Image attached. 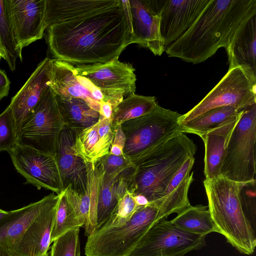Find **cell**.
I'll return each instance as SVG.
<instances>
[{
  "label": "cell",
  "mask_w": 256,
  "mask_h": 256,
  "mask_svg": "<svg viewBox=\"0 0 256 256\" xmlns=\"http://www.w3.org/2000/svg\"><path fill=\"white\" fill-rule=\"evenodd\" d=\"M46 40L54 59L73 65L105 63L130 44L121 4L114 8L48 26Z\"/></svg>",
  "instance_id": "obj_1"
},
{
  "label": "cell",
  "mask_w": 256,
  "mask_h": 256,
  "mask_svg": "<svg viewBox=\"0 0 256 256\" xmlns=\"http://www.w3.org/2000/svg\"><path fill=\"white\" fill-rule=\"evenodd\" d=\"M256 15V0H210L190 28L166 48L169 57L201 63L227 48L238 28Z\"/></svg>",
  "instance_id": "obj_2"
},
{
  "label": "cell",
  "mask_w": 256,
  "mask_h": 256,
  "mask_svg": "<svg viewBox=\"0 0 256 256\" xmlns=\"http://www.w3.org/2000/svg\"><path fill=\"white\" fill-rule=\"evenodd\" d=\"M197 146L184 133H176L132 161L136 168L128 186L156 206L168 184L185 162L194 157Z\"/></svg>",
  "instance_id": "obj_3"
},
{
  "label": "cell",
  "mask_w": 256,
  "mask_h": 256,
  "mask_svg": "<svg viewBox=\"0 0 256 256\" xmlns=\"http://www.w3.org/2000/svg\"><path fill=\"white\" fill-rule=\"evenodd\" d=\"M203 183L216 232L222 234L240 253L252 254L256 237L241 200V191L246 184L221 176L205 179Z\"/></svg>",
  "instance_id": "obj_4"
},
{
  "label": "cell",
  "mask_w": 256,
  "mask_h": 256,
  "mask_svg": "<svg viewBox=\"0 0 256 256\" xmlns=\"http://www.w3.org/2000/svg\"><path fill=\"white\" fill-rule=\"evenodd\" d=\"M164 219L152 204L140 206L132 217L118 226H101L88 236L86 256H130L156 222Z\"/></svg>",
  "instance_id": "obj_5"
},
{
  "label": "cell",
  "mask_w": 256,
  "mask_h": 256,
  "mask_svg": "<svg viewBox=\"0 0 256 256\" xmlns=\"http://www.w3.org/2000/svg\"><path fill=\"white\" fill-rule=\"evenodd\" d=\"M256 103L244 109L225 148L219 176L248 184L256 182Z\"/></svg>",
  "instance_id": "obj_6"
},
{
  "label": "cell",
  "mask_w": 256,
  "mask_h": 256,
  "mask_svg": "<svg viewBox=\"0 0 256 256\" xmlns=\"http://www.w3.org/2000/svg\"><path fill=\"white\" fill-rule=\"evenodd\" d=\"M64 126L56 94L48 86L21 124L17 143L55 155L59 136Z\"/></svg>",
  "instance_id": "obj_7"
},
{
  "label": "cell",
  "mask_w": 256,
  "mask_h": 256,
  "mask_svg": "<svg viewBox=\"0 0 256 256\" xmlns=\"http://www.w3.org/2000/svg\"><path fill=\"white\" fill-rule=\"evenodd\" d=\"M180 116L158 105L151 112L122 123L126 136L124 154L132 162L173 134L182 132L178 123Z\"/></svg>",
  "instance_id": "obj_8"
},
{
  "label": "cell",
  "mask_w": 256,
  "mask_h": 256,
  "mask_svg": "<svg viewBox=\"0 0 256 256\" xmlns=\"http://www.w3.org/2000/svg\"><path fill=\"white\" fill-rule=\"evenodd\" d=\"M256 103V80L240 67L229 68L225 76L195 106L178 120L189 122L211 110L233 106L244 110Z\"/></svg>",
  "instance_id": "obj_9"
},
{
  "label": "cell",
  "mask_w": 256,
  "mask_h": 256,
  "mask_svg": "<svg viewBox=\"0 0 256 256\" xmlns=\"http://www.w3.org/2000/svg\"><path fill=\"white\" fill-rule=\"evenodd\" d=\"M205 238L161 219L149 228L130 256H184L205 246Z\"/></svg>",
  "instance_id": "obj_10"
},
{
  "label": "cell",
  "mask_w": 256,
  "mask_h": 256,
  "mask_svg": "<svg viewBox=\"0 0 256 256\" xmlns=\"http://www.w3.org/2000/svg\"><path fill=\"white\" fill-rule=\"evenodd\" d=\"M76 73L89 80L102 92L104 100L112 108L124 98L135 94V68L118 58L105 62L74 65Z\"/></svg>",
  "instance_id": "obj_11"
},
{
  "label": "cell",
  "mask_w": 256,
  "mask_h": 256,
  "mask_svg": "<svg viewBox=\"0 0 256 256\" xmlns=\"http://www.w3.org/2000/svg\"><path fill=\"white\" fill-rule=\"evenodd\" d=\"M12 162L28 184L56 194L64 190L56 156L16 143L9 150Z\"/></svg>",
  "instance_id": "obj_12"
},
{
  "label": "cell",
  "mask_w": 256,
  "mask_h": 256,
  "mask_svg": "<svg viewBox=\"0 0 256 256\" xmlns=\"http://www.w3.org/2000/svg\"><path fill=\"white\" fill-rule=\"evenodd\" d=\"M210 0H148L160 19V29L166 47L180 38Z\"/></svg>",
  "instance_id": "obj_13"
},
{
  "label": "cell",
  "mask_w": 256,
  "mask_h": 256,
  "mask_svg": "<svg viewBox=\"0 0 256 256\" xmlns=\"http://www.w3.org/2000/svg\"><path fill=\"white\" fill-rule=\"evenodd\" d=\"M130 34V44H138L160 56L166 48L160 34V19L148 0H121Z\"/></svg>",
  "instance_id": "obj_14"
},
{
  "label": "cell",
  "mask_w": 256,
  "mask_h": 256,
  "mask_svg": "<svg viewBox=\"0 0 256 256\" xmlns=\"http://www.w3.org/2000/svg\"><path fill=\"white\" fill-rule=\"evenodd\" d=\"M48 86L60 98L82 99L100 113V102L104 100L102 94L89 80L78 74L74 65L52 59Z\"/></svg>",
  "instance_id": "obj_15"
},
{
  "label": "cell",
  "mask_w": 256,
  "mask_h": 256,
  "mask_svg": "<svg viewBox=\"0 0 256 256\" xmlns=\"http://www.w3.org/2000/svg\"><path fill=\"white\" fill-rule=\"evenodd\" d=\"M10 18L18 48L42 38L46 0H7Z\"/></svg>",
  "instance_id": "obj_16"
},
{
  "label": "cell",
  "mask_w": 256,
  "mask_h": 256,
  "mask_svg": "<svg viewBox=\"0 0 256 256\" xmlns=\"http://www.w3.org/2000/svg\"><path fill=\"white\" fill-rule=\"evenodd\" d=\"M60 194L52 196L46 207L30 224L9 250L12 256H48L50 236Z\"/></svg>",
  "instance_id": "obj_17"
},
{
  "label": "cell",
  "mask_w": 256,
  "mask_h": 256,
  "mask_svg": "<svg viewBox=\"0 0 256 256\" xmlns=\"http://www.w3.org/2000/svg\"><path fill=\"white\" fill-rule=\"evenodd\" d=\"M86 165L88 180L85 191L79 193L70 186L64 190L88 236L96 230L98 202L104 171L98 162Z\"/></svg>",
  "instance_id": "obj_18"
},
{
  "label": "cell",
  "mask_w": 256,
  "mask_h": 256,
  "mask_svg": "<svg viewBox=\"0 0 256 256\" xmlns=\"http://www.w3.org/2000/svg\"><path fill=\"white\" fill-rule=\"evenodd\" d=\"M52 59L46 58L37 66L8 105L12 112L16 135L20 126L40 100L50 82Z\"/></svg>",
  "instance_id": "obj_19"
},
{
  "label": "cell",
  "mask_w": 256,
  "mask_h": 256,
  "mask_svg": "<svg viewBox=\"0 0 256 256\" xmlns=\"http://www.w3.org/2000/svg\"><path fill=\"white\" fill-rule=\"evenodd\" d=\"M76 132L66 126L61 132L55 154L64 190L70 186L82 193L86 188L88 174L84 162L74 152Z\"/></svg>",
  "instance_id": "obj_20"
},
{
  "label": "cell",
  "mask_w": 256,
  "mask_h": 256,
  "mask_svg": "<svg viewBox=\"0 0 256 256\" xmlns=\"http://www.w3.org/2000/svg\"><path fill=\"white\" fill-rule=\"evenodd\" d=\"M136 168L134 164L112 173L104 172L98 202L96 230L104 225L116 211L119 202L128 190Z\"/></svg>",
  "instance_id": "obj_21"
},
{
  "label": "cell",
  "mask_w": 256,
  "mask_h": 256,
  "mask_svg": "<svg viewBox=\"0 0 256 256\" xmlns=\"http://www.w3.org/2000/svg\"><path fill=\"white\" fill-rule=\"evenodd\" d=\"M121 0H46L45 24L48 26L119 6Z\"/></svg>",
  "instance_id": "obj_22"
},
{
  "label": "cell",
  "mask_w": 256,
  "mask_h": 256,
  "mask_svg": "<svg viewBox=\"0 0 256 256\" xmlns=\"http://www.w3.org/2000/svg\"><path fill=\"white\" fill-rule=\"evenodd\" d=\"M226 51L229 68L240 67L256 80V15L238 28Z\"/></svg>",
  "instance_id": "obj_23"
},
{
  "label": "cell",
  "mask_w": 256,
  "mask_h": 256,
  "mask_svg": "<svg viewBox=\"0 0 256 256\" xmlns=\"http://www.w3.org/2000/svg\"><path fill=\"white\" fill-rule=\"evenodd\" d=\"M194 162V157H190L185 162L156 204L163 218L166 219L172 214H178L190 205L188 192L193 180V172L190 174V172Z\"/></svg>",
  "instance_id": "obj_24"
},
{
  "label": "cell",
  "mask_w": 256,
  "mask_h": 256,
  "mask_svg": "<svg viewBox=\"0 0 256 256\" xmlns=\"http://www.w3.org/2000/svg\"><path fill=\"white\" fill-rule=\"evenodd\" d=\"M52 194L20 208L8 212L0 221V246L10 250L48 204Z\"/></svg>",
  "instance_id": "obj_25"
},
{
  "label": "cell",
  "mask_w": 256,
  "mask_h": 256,
  "mask_svg": "<svg viewBox=\"0 0 256 256\" xmlns=\"http://www.w3.org/2000/svg\"><path fill=\"white\" fill-rule=\"evenodd\" d=\"M243 111L222 125L200 136L205 148L204 172L206 179L210 180L219 176L228 142Z\"/></svg>",
  "instance_id": "obj_26"
},
{
  "label": "cell",
  "mask_w": 256,
  "mask_h": 256,
  "mask_svg": "<svg viewBox=\"0 0 256 256\" xmlns=\"http://www.w3.org/2000/svg\"><path fill=\"white\" fill-rule=\"evenodd\" d=\"M57 102L65 126L76 134L96 124L100 113L92 108L82 99L70 98L62 99L56 95Z\"/></svg>",
  "instance_id": "obj_27"
},
{
  "label": "cell",
  "mask_w": 256,
  "mask_h": 256,
  "mask_svg": "<svg viewBox=\"0 0 256 256\" xmlns=\"http://www.w3.org/2000/svg\"><path fill=\"white\" fill-rule=\"evenodd\" d=\"M207 207L191 204L177 214L171 220L172 223L181 230L189 233L206 236L216 232L214 226Z\"/></svg>",
  "instance_id": "obj_28"
},
{
  "label": "cell",
  "mask_w": 256,
  "mask_h": 256,
  "mask_svg": "<svg viewBox=\"0 0 256 256\" xmlns=\"http://www.w3.org/2000/svg\"><path fill=\"white\" fill-rule=\"evenodd\" d=\"M244 110L233 106H224L211 110L189 122L180 124L182 132L200 136L222 125Z\"/></svg>",
  "instance_id": "obj_29"
},
{
  "label": "cell",
  "mask_w": 256,
  "mask_h": 256,
  "mask_svg": "<svg viewBox=\"0 0 256 256\" xmlns=\"http://www.w3.org/2000/svg\"><path fill=\"white\" fill-rule=\"evenodd\" d=\"M158 105L154 96L132 94L112 108V126L115 128L126 120L147 114Z\"/></svg>",
  "instance_id": "obj_30"
},
{
  "label": "cell",
  "mask_w": 256,
  "mask_h": 256,
  "mask_svg": "<svg viewBox=\"0 0 256 256\" xmlns=\"http://www.w3.org/2000/svg\"><path fill=\"white\" fill-rule=\"evenodd\" d=\"M0 46L9 68L14 71L18 58L22 60L10 18L7 0H0Z\"/></svg>",
  "instance_id": "obj_31"
},
{
  "label": "cell",
  "mask_w": 256,
  "mask_h": 256,
  "mask_svg": "<svg viewBox=\"0 0 256 256\" xmlns=\"http://www.w3.org/2000/svg\"><path fill=\"white\" fill-rule=\"evenodd\" d=\"M96 124L76 134L72 148L86 164H94L105 156L99 141Z\"/></svg>",
  "instance_id": "obj_32"
},
{
  "label": "cell",
  "mask_w": 256,
  "mask_h": 256,
  "mask_svg": "<svg viewBox=\"0 0 256 256\" xmlns=\"http://www.w3.org/2000/svg\"><path fill=\"white\" fill-rule=\"evenodd\" d=\"M82 227L79 219L66 198L64 191L60 194L50 236V242L70 230Z\"/></svg>",
  "instance_id": "obj_33"
},
{
  "label": "cell",
  "mask_w": 256,
  "mask_h": 256,
  "mask_svg": "<svg viewBox=\"0 0 256 256\" xmlns=\"http://www.w3.org/2000/svg\"><path fill=\"white\" fill-rule=\"evenodd\" d=\"M79 232L78 227L58 237L54 242L50 256H81Z\"/></svg>",
  "instance_id": "obj_34"
},
{
  "label": "cell",
  "mask_w": 256,
  "mask_h": 256,
  "mask_svg": "<svg viewBox=\"0 0 256 256\" xmlns=\"http://www.w3.org/2000/svg\"><path fill=\"white\" fill-rule=\"evenodd\" d=\"M140 207L136 204L132 193L128 190L119 202L114 212L102 226L108 227L122 226L132 217Z\"/></svg>",
  "instance_id": "obj_35"
},
{
  "label": "cell",
  "mask_w": 256,
  "mask_h": 256,
  "mask_svg": "<svg viewBox=\"0 0 256 256\" xmlns=\"http://www.w3.org/2000/svg\"><path fill=\"white\" fill-rule=\"evenodd\" d=\"M17 143L13 113L8 106L0 114V152L8 151Z\"/></svg>",
  "instance_id": "obj_36"
},
{
  "label": "cell",
  "mask_w": 256,
  "mask_h": 256,
  "mask_svg": "<svg viewBox=\"0 0 256 256\" xmlns=\"http://www.w3.org/2000/svg\"><path fill=\"white\" fill-rule=\"evenodd\" d=\"M99 141L105 156L110 153L114 140V128L112 124V119H106L100 116L96 124Z\"/></svg>",
  "instance_id": "obj_37"
},
{
  "label": "cell",
  "mask_w": 256,
  "mask_h": 256,
  "mask_svg": "<svg viewBox=\"0 0 256 256\" xmlns=\"http://www.w3.org/2000/svg\"><path fill=\"white\" fill-rule=\"evenodd\" d=\"M96 162L102 166L104 172L106 174L123 170L134 164L131 160L124 154L116 156L110 153Z\"/></svg>",
  "instance_id": "obj_38"
},
{
  "label": "cell",
  "mask_w": 256,
  "mask_h": 256,
  "mask_svg": "<svg viewBox=\"0 0 256 256\" xmlns=\"http://www.w3.org/2000/svg\"><path fill=\"white\" fill-rule=\"evenodd\" d=\"M10 88V81L5 72L0 69V100L8 95Z\"/></svg>",
  "instance_id": "obj_39"
},
{
  "label": "cell",
  "mask_w": 256,
  "mask_h": 256,
  "mask_svg": "<svg viewBox=\"0 0 256 256\" xmlns=\"http://www.w3.org/2000/svg\"><path fill=\"white\" fill-rule=\"evenodd\" d=\"M126 142V136L122 129L121 125L114 128V134L112 146L118 147L124 150Z\"/></svg>",
  "instance_id": "obj_40"
},
{
  "label": "cell",
  "mask_w": 256,
  "mask_h": 256,
  "mask_svg": "<svg viewBox=\"0 0 256 256\" xmlns=\"http://www.w3.org/2000/svg\"><path fill=\"white\" fill-rule=\"evenodd\" d=\"M100 114L106 119L112 120V108L110 104L104 101L100 102Z\"/></svg>",
  "instance_id": "obj_41"
},
{
  "label": "cell",
  "mask_w": 256,
  "mask_h": 256,
  "mask_svg": "<svg viewBox=\"0 0 256 256\" xmlns=\"http://www.w3.org/2000/svg\"><path fill=\"white\" fill-rule=\"evenodd\" d=\"M134 201L138 206H142L149 204L147 199L143 196H134Z\"/></svg>",
  "instance_id": "obj_42"
},
{
  "label": "cell",
  "mask_w": 256,
  "mask_h": 256,
  "mask_svg": "<svg viewBox=\"0 0 256 256\" xmlns=\"http://www.w3.org/2000/svg\"><path fill=\"white\" fill-rule=\"evenodd\" d=\"M0 256H12V255L6 248L0 246Z\"/></svg>",
  "instance_id": "obj_43"
},
{
  "label": "cell",
  "mask_w": 256,
  "mask_h": 256,
  "mask_svg": "<svg viewBox=\"0 0 256 256\" xmlns=\"http://www.w3.org/2000/svg\"><path fill=\"white\" fill-rule=\"evenodd\" d=\"M8 212H6L0 209V221L4 218L8 214Z\"/></svg>",
  "instance_id": "obj_44"
},
{
  "label": "cell",
  "mask_w": 256,
  "mask_h": 256,
  "mask_svg": "<svg viewBox=\"0 0 256 256\" xmlns=\"http://www.w3.org/2000/svg\"><path fill=\"white\" fill-rule=\"evenodd\" d=\"M2 58L4 59V54L0 46V60Z\"/></svg>",
  "instance_id": "obj_45"
}]
</instances>
